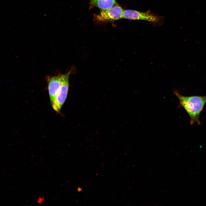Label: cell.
Listing matches in <instances>:
<instances>
[{
	"label": "cell",
	"mask_w": 206,
	"mask_h": 206,
	"mask_svg": "<svg viewBox=\"0 0 206 206\" xmlns=\"http://www.w3.org/2000/svg\"><path fill=\"white\" fill-rule=\"evenodd\" d=\"M174 93L179 100L180 106L185 108L189 115L190 124H199V116L206 102V96H185L176 91Z\"/></svg>",
	"instance_id": "6da1fadb"
},
{
	"label": "cell",
	"mask_w": 206,
	"mask_h": 206,
	"mask_svg": "<svg viewBox=\"0 0 206 206\" xmlns=\"http://www.w3.org/2000/svg\"><path fill=\"white\" fill-rule=\"evenodd\" d=\"M162 16L153 14L149 11L142 12L132 10H124L122 18L129 19L141 20L148 21L154 24L160 23L163 19Z\"/></svg>",
	"instance_id": "7a4b0ae2"
},
{
	"label": "cell",
	"mask_w": 206,
	"mask_h": 206,
	"mask_svg": "<svg viewBox=\"0 0 206 206\" xmlns=\"http://www.w3.org/2000/svg\"><path fill=\"white\" fill-rule=\"evenodd\" d=\"M70 72L61 75V84L60 89L52 105L53 109L57 112H60L65 102L68 95L69 83V78Z\"/></svg>",
	"instance_id": "3957f363"
},
{
	"label": "cell",
	"mask_w": 206,
	"mask_h": 206,
	"mask_svg": "<svg viewBox=\"0 0 206 206\" xmlns=\"http://www.w3.org/2000/svg\"><path fill=\"white\" fill-rule=\"evenodd\" d=\"M123 11L120 7L116 4L108 9L101 10L96 16V19L103 22L117 20L122 18Z\"/></svg>",
	"instance_id": "277c9868"
},
{
	"label": "cell",
	"mask_w": 206,
	"mask_h": 206,
	"mask_svg": "<svg viewBox=\"0 0 206 206\" xmlns=\"http://www.w3.org/2000/svg\"><path fill=\"white\" fill-rule=\"evenodd\" d=\"M48 92L51 105L53 104L60 89L61 84V75L47 78Z\"/></svg>",
	"instance_id": "5b68a950"
},
{
	"label": "cell",
	"mask_w": 206,
	"mask_h": 206,
	"mask_svg": "<svg viewBox=\"0 0 206 206\" xmlns=\"http://www.w3.org/2000/svg\"><path fill=\"white\" fill-rule=\"evenodd\" d=\"M90 3L101 10L108 9L116 4L115 0H91Z\"/></svg>",
	"instance_id": "8992f818"
},
{
	"label": "cell",
	"mask_w": 206,
	"mask_h": 206,
	"mask_svg": "<svg viewBox=\"0 0 206 206\" xmlns=\"http://www.w3.org/2000/svg\"><path fill=\"white\" fill-rule=\"evenodd\" d=\"M39 199H38L37 200V202L38 203H41V201H42V200L43 199H44L43 197V198H39Z\"/></svg>",
	"instance_id": "52a82bcc"
},
{
	"label": "cell",
	"mask_w": 206,
	"mask_h": 206,
	"mask_svg": "<svg viewBox=\"0 0 206 206\" xmlns=\"http://www.w3.org/2000/svg\"><path fill=\"white\" fill-rule=\"evenodd\" d=\"M81 188H80V187H79L78 189V191H81Z\"/></svg>",
	"instance_id": "ba28073f"
}]
</instances>
